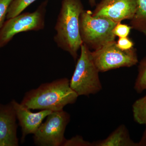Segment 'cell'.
Returning a JSON list of instances; mask_svg holds the SVG:
<instances>
[{
    "label": "cell",
    "instance_id": "17",
    "mask_svg": "<svg viewBox=\"0 0 146 146\" xmlns=\"http://www.w3.org/2000/svg\"><path fill=\"white\" fill-rule=\"evenodd\" d=\"M63 146H93L92 143L85 141L82 136L76 135L71 138L66 139Z\"/></svg>",
    "mask_w": 146,
    "mask_h": 146
},
{
    "label": "cell",
    "instance_id": "9",
    "mask_svg": "<svg viewBox=\"0 0 146 146\" xmlns=\"http://www.w3.org/2000/svg\"><path fill=\"white\" fill-rule=\"evenodd\" d=\"M13 105L19 124L22 129L21 142L25 141L28 135L34 134L42 122L53 111L47 110H41L37 112H33L15 100L11 102Z\"/></svg>",
    "mask_w": 146,
    "mask_h": 146
},
{
    "label": "cell",
    "instance_id": "1",
    "mask_svg": "<svg viewBox=\"0 0 146 146\" xmlns=\"http://www.w3.org/2000/svg\"><path fill=\"white\" fill-rule=\"evenodd\" d=\"M78 97L71 88L70 80L64 78L42 84L28 91L21 104L30 110L60 111L67 105L75 103Z\"/></svg>",
    "mask_w": 146,
    "mask_h": 146
},
{
    "label": "cell",
    "instance_id": "2",
    "mask_svg": "<svg viewBox=\"0 0 146 146\" xmlns=\"http://www.w3.org/2000/svg\"><path fill=\"white\" fill-rule=\"evenodd\" d=\"M84 10L81 0H62L55 30L54 41L58 48L70 54L75 61L82 42L79 31V17Z\"/></svg>",
    "mask_w": 146,
    "mask_h": 146
},
{
    "label": "cell",
    "instance_id": "13",
    "mask_svg": "<svg viewBox=\"0 0 146 146\" xmlns=\"http://www.w3.org/2000/svg\"><path fill=\"white\" fill-rule=\"evenodd\" d=\"M133 119L139 124H146V95L138 99L132 105Z\"/></svg>",
    "mask_w": 146,
    "mask_h": 146
},
{
    "label": "cell",
    "instance_id": "12",
    "mask_svg": "<svg viewBox=\"0 0 146 146\" xmlns=\"http://www.w3.org/2000/svg\"><path fill=\"white\" fill-rule=\"evenodd\" d=\"M136 10L130 20V26L146 36V0H136Z\"/></svg>",
    "mask_w": 146,
    "mask_h": 146
},
{
    "label": "cell",
    "instance_id": "19",
    "mask_svg": "<svg viewBox=\"0 0 146 146\" xmlns=\"http://www.w3.org/2000/svg\"><path fill=\"white\" fill-rule=\"evenodd\" d=\"M116 42L117 46L123 50H127L134 48V43L128 36L119 37L117 42Z\"/></svg>",
    "mask_w": 146,
    "mask_h": 146
},
{
    "label": "cell",
    "instance_id": "18",
    "mask_svg": "<svg viewBox=\"0 0 146 146\" xmlns=\"http://www.w3.org/2000/svg\"><path fill=\"white\" fill-rule=\"evenodd\" d=\"M13 0H0V30L5 22L9 5Z\"/></svg>",
    "mask_w": 146,
    "mask_h": 146
},
{
    "label": "cell",
    "instance_id": "14",
    "mask_svg": "<svg viewBox=\"0 0 146 146\" xmlns=\"http://www.w3.org/2000/svg\"><path fill=\"white\" fill-rule=\"evenodd\" d=\"M134 89L138 94L146 90V56L140 61L138 66V74L134 85Z\"/></svg>",
    "mask_w": 146,
    "mask_h": 146
},
{
    "label": "cell",
    "instance_id": "4",
    "mask_svg": "<svg viewBox=\"0 0 146 146\" xmlns=\"http://www.w3.org/2000/svg\"><path fill=\"white\" fill-rule=\"evenodd\" d=\"M92 13L90 10L82 11L79 17V31L82 43L95 51L115 41L112 31L117 23L107 18L94 17Z\"/></svg>",
    "mask_w": 146,
    "mask_h": 146
},
{
    "label": "cell",
    "instance_id": "5",
    "mask_svg": "<svg viewBox=\"0 0 146 146\" xmlns=\"http://www.w3.org/2000/svg\"><path fill=\"white\" fill-rule=\"evenodd\" d=\"M95 65L100 72L121 68H130L138 63L137 50L120 49L116 41L110 42L100 48L91 51Z\"/></svg>",
    "mask_w": 146,
    "mask_h": 146
},
{
    "label": "cell",
    "instance_id": "21",
    "mask_svg": "<svg viewBox=\"0 0 146 146\" xmlns=\"http://www.w3.org/2000/svg\"><path fill=\"white\" fill-rule=\"evenodd\" d=\"M88 1H89V4L91 5V7H93L96 5V0H88Z\"/></svg>",
    "mask_w": 146,
    "mask_h": 146
},
{
    "label": "cell",
    "instance_id": "10",
    "mask_svg": "<svg viewBox=\"0 0 146 146\" xmlns=\"http://www.w3.org/2000/svg\"><path fill=\"white\" fill-rule=\"evenodd\" d=\"M17 117L11 102L0 104V146L19 145Z\"/></svg>",
    "mask_w": 146,
    "mask_h": 146
},
{
    "label": "cell",
    "instance_id": "8",
    "mask_svg": "<svg viewBox=\"0 0 146 146\" xmlns=\"http://www.w3.org/2000/svg\"><path fill=\"white\" fill-rule=\"evenodd\" d=\"M136 8V0H101L92 15L107 18L118 23L124 20H131Z\"/></svg>",
    "mask_w": 146,
    "mask_h": 146
},
{
    "label": "cell",
    "instance_id": "11",
    "mask_svg": "<svg viewBox=\"0 0 146 146\" xmlns=\"http://www.w3.org/2000/svg\"><path fill=\"white\" fill-rule=\"evenodd\" d=\"M93 146H139L131 138L127 128L120 125L107 138L92 143Z\"/></svg>",
    "mask_w": 146,
    "mask_h": 146
},
{
    "label": "cell",
    "instance_id": "15",
    "mask_svg": "<svg viewBox=\"0 0 146 146\" xmlns=\"http://www.w3.org/2000/svg\"><path fill=\"white\" fill-rule=\"evenodd\" d=\"M36 0H13L9 7L7 19L13 18L23 12L32 3Z\"/></svg>",
    "mask_w": 146,
    "mask_h": 146
},
{
    "label": "cell",
    "instance_id": "7",
    "mask_svg": "<svg viewBox=\"0 0 146 146\" xmlns=\"http://www.w3.org/2000/svg\"><path fill=\"white\" fill-rule=\"evenodd\" d=\"M70 120V114L63 110L53 111L33 134L35 144L40 146H63L66 140L65 129Z\"/></svg>",
    "mask_w": 146,
    "mask_h": 146
},
{
    "label": "cell",
    "instance_id": "16",
    "mask_svg": "<svg viewBox=\"0 0 146 146\" xmlns=\"http://www.w3.org/2000/svg\"><path fill=\"white\" fill-rule=\"evenodd\" d=\"M131 27L125 24H122L121 22L117 23L112 31L113 34L119 37L128 36L131 30Z\"/></svg>",
    "mask_w": 146,
    "mask_h": 146
},
{
    "label": "cell",
    "instance_id": "20",
    "mask_svg": "<svg viewBox=\"0 0 146 146\" xmlns=\"http://www.w3.org/2000/svg\"><path fill=\"white\" fill-rule=\"evenodd\" d=\"M145 125V129L140 142L138 143L139 146H146V124Z\"/></svg>",
    "mask_w": 146,
    "mask_h": 146
},
{
    "label": "cell",
    "instance_id": "3",
    "mask_svg": "<svg viewBox=\"0 0 146 146\" xmlns=\"http://www.w3.org/2000/svg\"><path fill=\"white\" fill-rule=\"evenodd\" d=\"M80 49L81 53L70 80V86L78 96H89L99 93L102 86L100 72L94 63L91 50L83 43Z\"/></svg>",
    "mask_w": 146,
    "mask_h": 146
},
{
    "label": "cell",
    "instance_id": "6",
    "mask_svg": "<svg viewBox=\"0 0 146 146\" xmlns=\"http://www.w3.org/2000/svg\"><path fill=\"white\" fill-rule=\"evenodd\" d=\"M46 3H42L33 12L21 13L7 19L0 30V48L4 47L16 35L28 31H38L45 27Z\"/></svg>",
    "mask_w": 146,
    "mask_h": 146
}]
</instances>
